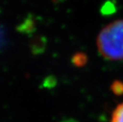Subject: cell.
<instances>
[{
    "mask_svg": "<svg viewBox=\"0 0 123 122\" xmlns=\"http://www.w3.org/2000/svg\"><path fill=\"white\" fill-rule=\"evenodd\" d=\"M100 55L108 60L123 59V19L117 20L104 27L97 38Z\"/></svg>",
    "mask_w": 123,
    "mask_h": 122,
    "instance_id": "cell-1",
    "label": "cell"
},
{
    "mask_svg": "<svg viewBox=\"0 0 123 122\" xmlns=\"http://www.w3.org/2000/svg\"><path fill=\"white\" fill-rule=\"evenodd\" d=\"M111 122H123V102L119 104L114 110Z\"/></svg>",
    "mask_w": 123,
    "mask_h": 122,
    "instance_id": "cell-2",
    "label": "cell"
},
{
    "mask_svg": "<svg viewBox=\"0 0 123 122\" xmlns=\"http://www.w3.org/2000/svg\"><path fill=\"white\" fill-rule=\"evenodd\" d=\"M112 90L116 94H123V83L121 82H115L112 85Z\"/></svg>",
    "mask_w": 123,
    "mask_h": 122,
    "instance_id": "cell-3",
    "label": "cell"
}]
</instances>
